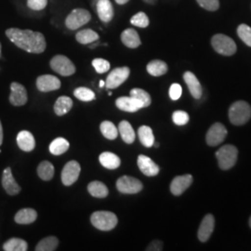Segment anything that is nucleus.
Returning <instances> with one entry per match:
<instances>
[{
  "label": "nucleus",
  "instance_id": "obj_1",
  "mask_svg": "<svg viewBox=\"0 0 251 251\" xmlns=\"http://www.w3.org/2000/svg\"><path fill=\"white\" fill-rule=\"evenodd\" d=\"M9 40L20 49L29 53L39 54L44 52L47 47L45 36L39 32L29 29L9 28L6 31Z\"/></svg>",
  "mask_w": 251,
  "mask_h": 251
},
{
  "label": "nucleus",
  "instance_id": "obj_2",
  "mask_svg": "<svg viewBox=\"0 0 251 251\" xmlns=\"http://www.w3.org/2000/svg\"><path fill=\"white\" fill-rule=\"evenodd\" d=\"M251 117V106L244 100L235 101L229 109V118L235 126L246 124Z\"/></svg>",
  "mask_w": 251,
  "mask_h": 251
},
{
  "label": "nucleus",
  "instance_id": "obj_3",
  "mask_svg": "<svg viewBox=\"0 0 251 251\" xmlns=\"http://www.w3.org/2000/svg\"><path fill=\"white\" fill-rule=\"evenodd\" d=\"M92 225L100 231H111L117 225V217L111 211H96L90 217Z\"/></svg>",
  "mask_w": 251,
  "mask_h": 251
},
{
  "label": "nucleus",
  "instance_id": "obj_4",
  "mask_svg": "<svg viewBox=\"0 0 251 251\" xmlns=\"http://www.w3.org/2000/svg\"><path fill=\"white\" fill-rule=\"evenodd\" d=\"M237 155L238 150L235 146L231 144L223 146L216 152L219 167L224 171H228L232 169L234 164L236 163Z\"/></svg>",
  "mask_w": 251,
  "mask_h": 251
},
{
  "label": "nucleus",
  "instance_id": "obj_5",
  "mask_svg": "<svg viewBox=\"0 0 251 251\" xmlns=\"http://www.w3.org/2000/svg\"><path fill=\"white\" fill-rule=\"evenodd\" d=\"M211 44L218 53L225 56H232L236 52V45L229 36L218 34L212 37Z\"/></svg>",
  "mask_w": 251,
  "mask_h": 251
},
{
  "label": "nucleus",
  "instance_id": "obj_6",
  "mask_svg": "<svg viewBox=\"0 0 251 251\" xmlns=\"http://www.w3.org/2000/svg\"><path fill=\"white\" fill-rule=\"evenodd\" d=\"M50 67L54 72L63 75V76H70L75 73V66L68 59L63 55H56L50 61Z\"/></svg>",
  "mask_w": 251,
  "mask_h": 251
},
{
  "label": "nucleus",
  "instance_id": "obj_7",
  "mask_svg": "<svg viewBox=\"0 0 251 251\" xmlns=\"http://www.w3.org/2000/svg\"><path fill=\"white\" fill-rule=\"evenodd\" d=\"M91 19V14L84 9H75L65 19V25L70 30H76L87 25Z\"/></svg>",
  "mask_w": 251,
  "mask_h": 251
},
{
  "label": "nucleus",
  "instance_id": "obj_8",
  "mask_svg": "<svg viewBox=\"0 0 251 251\" xmlns=\"http://www.w3.org/2000/svg\"><path fill=\"white\" fill-rule=\"evenodd\" d=\"M117 188L122 194L134 195L140 193L144 188V185L141 180L136 178L130 176H123L117 179Z\"/></svg>",
  "mask_w": 251,
  "mask_h": 251
},
{
  "label": "nucleus",
  "instance_id": "obj_9",
  "mask_svg": "<svg viewBox=\"0 0 251 251\" xmlns=\"http://www.w3.org/2000/svg\"><path fill=\"white\" fill-rule=\"evenodd\" d=\"M129 75H130V70L126 66L114 69L108 75L107 78L105 81V87L108 90L117 89L128 78Z\"/></svg>",
  "mask_w": 251,
  "mask_h": 251
},
{
  "label": "nucleus",
  "instance_id": "obj_10",
  "mask_svg": "<svg viewBox=\"0 0 251 251\" xmlns=\"http://www.w3.org/2000/svg\"><path fill=\"white\" fill-rule=\"evenodd\" d=\"M80 165L78 162H68L62 171V181L65 186H71L79 177L80 174Z\"/></svg>",
  "mask_w": 251,
  "mask_h": 251
},
{
  "label": "nucleus",
  "instance_id": "obj_11",
  "mask_svg": "<svg viewBox=\"0 0 251 251\" xmlns=\"http://www.w3.org/2000/svg\"><path fill=\"white\" fill-rule=\"evenodd\" d=\"M227 136V129L221 123H215L210 126L206 133V144L209 146H217L222 144Z\"/></svg>",
  "mask_w": 251,
  "mask_h": 251
},
{
  "label": "nucleus",
  "instance_id": "obj_12",
  "mask_svg": "<svg viewBox=\"0 0 251 251\" xmlns=\"http://www.w3.org/2000/svg\"><path fill=\"white\" fill-rule=\"evenodd\" d=\"M10 95H9V102L13 106H23L26 104L27 91L26 89L20 83L13 82L10 85Z\"/></svg>",
  "mask_w": 251,
  "mask_h": 251
},
{
  "label": "nucleus",
  "instance_id": "obj_13",
  "mask_svg": "<svg viewBox=\"0 0 251 251\" xmlns=\"http://www.w3.org/2000/svg\"><path fill=\"white\" fill-rule=\"evenodd\" d=\"M36 88L42 92L59 90L61 88V81L58 77L51 75H43L37 77Z\"/></svg>",
  "mask_w": 251,
  "mask_h": 251
},
{
  "label": "nucleus",
  "instance_id": "obj_14",
  "mask_svg": "<svg viewBox=\"0 0 251 251\" xmlns=\"http://www.w3.org/2000/svg\"><path fill=\"white\" fill-rule=\"evenodd\" d=\"M2 186L5 189L6 193L9 196H12V197L18 195L22 190L21 186L14 179L12 175V171L9 167L6 168L2 173Z\"/></svg>",
  "mask_w": 251,
  "mask_h": 251
},
{
  "label": "nucleus",
  "instance_id": "obj_15",
  "mask_svg": "<svg viewBox=\"0 0 251 251\" xmlns=\"http://www.w3.org/2000/svg\"><path fill=\"white\" fill-rule=\"evenodd\" d=\"M214 226H215V219L213 215L207 214L205 216L198 229V239L201 242H206L213 233Z\"/></svg>",
  "mask_w": 251,
  "mask_h": 251
},
{
  "label": "nucleus",
  "instance_id": "obj_16",
  "mask_svg": "<svg viewBox=\"0 0 251 251\" xmlns=\"http://www.w3.org/2000/svg\"><path fill=\"white\" fill-rule=\"evenodd\" d=\"M193 182V176L190 174L177 176L171 181V191L174 196H180L183 194Z\"/></svg>",
  "mask_w": 251,
  "mask_h": 251
},
{
  "label": "nucleus",
  "instance_id": "obj_17",
  "mask_svg": "<svg viewBox=\"0 0 251 251\" xmlns=\"http://www.w3.org/2000/svg\"><path fill=\"white\" fill-rule=\"evenodd\" d=\"M140 171L148 177L156 176L159 173V167L152 159L144 154H140L137 160Z\"/></svg>",
  "mask_w": 251,
  "mask_h": 251
},
{
  "label": "nucleus",
  "instance_id": "obj_18",
  "mask_svg": "<svg viewBox=\"0 0 251 251\" xmlns=\"http://www.w3.org/2000/svg\"><path fill=\"white\" fill-rule=\"evenodd\" d=\"M116 105L121 111L127 112V113H135L140 109L144 108V105L133 97H119L116 100Z\"/></svg>",
  "mask_w": 251,
  "mask_h": 251
},
{
  "label": "nucleus",
  "instance_id": "obj_19",
  "mask_svg": "<svg viewBox=\"0 0 251 251\" xmlns=\"http://www.w3.org/2000/svg\"><path fill=\"white\" fill-rule=\"evenodd\" d=\"M96 9L100 20L103 23H109L114 18V8L110 0H98Z\"/></svg>",
  "mask_w": 251,
  "mask_h": 251
},
{
  "label": "nucleus",
  "instance_id": "obj_20",
  "mask_svg": "<svg viewBox=\"0 0 251 251\" xmlns=\"http://www.w3.org/2000/svg\"><path fill=\"white\" fill-rule=\"evenodd\" d=\"M17 144L22 151L31 152L36 147V140L31 132L22 130L17 135Z\"/></svg>",
  "mask_w": 251,
  "mask_h": 251
},
{
  "label": "nucleus",
  "instance_id": "obj_21",
  "mask_svg": "<svg viewBox=\"0 0 251 251\" xmlns=\"http://www.w3.org/2000/svg\"><path fill=\"white\" fill-rule=\"evenodd\" d=\"M183 79L188 87L190 93L195 99H200L202 96V87L198 77L192 72L184 73Z\"/></svg>",
  "mask_w": 251,
  "mask_h": 251
},
{
  "label": "nucleus",
  "instance_id": "obj_22",
  "mask_svg": "<svg viewBox=\"0 0 251 251\" xmlns=\"http://www.w3.org/2000/svg\"><path fill=\"white\" fill-rule=\"evenodd\" d=\"M121 41L126 47L129 49H136L142 44L139 34L132 28L126 29L121 34Z\"/></svg>",
  "mask_w": 251,
  "mask_h": 251
},
{
  "label": "nucleus",
  "instance_id": "obj_23",
  "mask_svg": "<svg viewBox=\"0 0 251 251\" xmlns=\"http://www.w3.org/2000/svg\"><path fill=\"white\" fill-rule=\"evenodd\" d=\"M37 213L33 208H23L15 215V222L18 225H31L36 222Z\"/></svg>",
  "mask_w": 251,
  "mask_h": 251
},
{
  "label": "nucleus",
  "instance_id": "obj_24",
  "mask_svg": "<svg viewBox=\"0 0 251 251\" xmlns=\"http://www.w3.org/2000/svg\"><path fill=\"white\" fill-rule=\"evenodd\" d=\"M100 163L108 170H116L119 168L121 160L117 154L111 152H104L100 153L99 156Z\"/></svg>",
  "mask_w": 251,
  "mask_h": 251
},
{
  "label": "nucleus",
  "instance_id": "obj_25",
  "mask_svg": "<svg viewBox=\"0 0 251 251\" xmlns=\"http://www.w3.org/2000/svg\"><path fill=\"white\" fill-rule=\"evenodd\" d=\"M118 131L121 135L122 140L125 142L126 144H130L134 143L136 135H135L134 129L129 122L126 120L121 121L118 126Z\"/></svg>",
  "mask_w": 251,
  "mask_h": 251
},
{
  "label": "nucleus",
  "instance_id": "obj_26",
  "mask_svg": "<svg viewBox=\"0 0 251 251\" xmlns=\"http://www.w3.org/2000/svg\"><path fill=\"white\" fill-rule=\"evenodd\" d=\"M73 107V100L67 96H61L54 104V112L57 116L66 115Z\"/></svg>",
  "mask_w": 251,
  "mask_h": 251
},
{
  "label": "nucleus",
  "instance_id": "obj_27",
  "mask_svg": "<svg viewBox=\"0 0 251 251\" xmlns=\"http://www.w3.org/2000/svg\"><path fill=\"white\" fill-rule=\"evenodd\" d=\"M100 36L95 31L91 29H84L75 35V39L82 45H88L99 40Z\"/></svg>",
  "mask_w": 251,
  "mask_h": 251
},
{
  "label": "nucleus",
  "instance_id": "obj_28",
  "mask_svg": "<svg viewBox=\"0 0 251 251\" xmlns=\"http://www.w3.org/2000/svg\"><path fill=\"white\" fill-rule=\"evenodd\" d=\"M88 191L93 198H105L109 194L107 186L101 181H92L88 185Z\"/></svg>",
  "mask_w": 251,
  "mask_h": 251
},
{
  "label": "nucleus",
  "instance_id": "obj_29",
  "mask_svg": "<svg viewBox=\"0 0 251 251\" xmlns=\"http://www.w3.org/2000/svg\"><path fill=\"white\" fill-rule=\"evenodd\" d=\"M147 72L152 76H161L168 72V65L167 63L160 60H153L147 64Z\"/></svg>",
  "mask_w": 251,
  "mask_h": 251
},
{
  "label": "nucleus",
  "instance_id": "obj_30",
  "mask_svg": "<svg viewBox=\"0 0 251 251\" xmlns=\"http://www.w3.org/2000/svg\"><path fill=\"white\" fill-rule=\"evenodd\" d=\"M138 136L141 143L145 147H152L154 144V136L152 133V128L148 126H142L138 129Z\"/></svg>",
  "mask_w": 251,
  "mask_h": 251
},
{
  "label": "nucleus",
  "instance_id": "obj_31",
  "mask_svg": "<svg viewBox=\"0 0 251 251\" xmlns=\"http://www.w3.org/2000/svg\"><path fill=\"white\" fill-rule=\"evenodd\" d=\"M3 250L5 251H26L28 250V244L24 239L14 237L4 243Z\"/></svg>",
  "mask_w": 251,
  "mask_h": 251
},
{
  "label": "nucleus",
  "instance_id": "obj_32",
  "mask_svg": "<svg viewBox=\"0 0 251 251\" xmlns=\"http://www.w3.org/2000/svg\"><path fill=\"white\" fill-rule=\"evenodd\" d=\"M38 177L43 180H50L54 176V166L49 161L41 162L37 167Z\"/></svg>",
  "mask_w": 251,
  "mask_h": 251
},
{
  "label": "nucleus",
  "instance_id": "obj_33",
  "mask_svg": "<svg viewBox=\"0 0 251 251\" xmlns=\"http://www.w3.org/2000/svg\"><path fill=\"white\" fill-rule=\"evenodd\" d=\"M59 246V239L55 236H48L43 238L36 245V251H54Z\"/></svg>",
  "mask_w": 251,
  "mask_h": 251
},
{
  "label": "nucleus",
  "instance_id": "obj_34",
  "mask_svg": "<svg viewBox=\"0 0 251 251\" xmlns=\"http://www.w3.org/2000/svg\"><path fill=\"white\" fill-rule=\"evenodd\" d=\"M69 149V143L64 138H57L50 145V152L54 155H61Z\"/></svg>",
  "mask_w": 251,
  "mask_h": 251
},
{
  "label": "nucleus",
  "instance_id": "obj_35",
  "mask_svg": "<svg viewBox=\"0 0 251 251\" xmlns=\"http://www.w3.org/2000/svg\"><path fill=\"white\" fill-rule=\"evenodd\" d=\"M100 128L102 135L108 140L117 139L118 130L116 126L114 125V123H112L111 121H103L100 126Z\"/></svg>",
  "mask_w": 251,
  "mask_h": 251
},
{
  "label": "nucleus",
  "instance_id": "obj_36",
  "mask_svg": "<svg viewBox=\"0 0 251 251\" xmlns=\"http://www.w3.org/2000/svg\"><path fill=\"white\" fill-rule=\"evenodd\" d=\"M129 95L135 99L138 100L144 105V108L148 107L151 104V101H152L151 96L145 90L142 89H133L130 90Z\"/></svg>",
  "mask_w": 251,
  "mask_h": 251
},
{
  "label": "nucleus",
  "instance_id": "obj_37",
  "mask_svg": "<svg viewBox=\"0 0 251 251\" xmlns=\"http://www.w3.org/2000/svg\"><path fill=\"white\" fill-rule=\"evenodd\" d=\"M74 95L75 98L80 100L82 101H91L95 99V93L92 90L85 87L75 89L74 91Z\"/></svg>",
  "mask_w": 251,
  "mask_h": 251
},
{
  "label": "nucleus",
  "instance_id": "obj_38",
  "mask_svg": "<svg viewBox=\"0 0 251 251\" xmlns=\"http://www.w3.org/2000/svg\"><path fill=\"white\" fill-rule=\"evenodd\" d=\"M130 24L134 26L145 28L149 25V18L144 12H138L130 19Z\"/></svg>",
  "mask_w": 251,
  "mask_h": 251
},
{
  "label": "nucleus",
  "instance_id": "obj_39",
  "mask_svg": "<svg viewBox=\"0 0 251 251\" xmlns=\"http://www.w3.org/2000/svg\"><path fill=\"white\" fill-rule=\"evenodd\" d=\"M237 35L246 45L251 47V27L247 25H241L237 28Z\"/></svg>",
  "mask_w": 251,
  "mask_h": 251
},
{
  "label": "nucleus",
  "instance_id": "obj_40",
  "mask_svg": "<svg viewBox=\"0 0 251 251\" xmlns=\"http://www.w3.org/2000/svg\"><path fill=\"white\" fill-rule=\"evenodd\" d=\"M92 66L98 74H104L110 69V63L101 58H96L92 61Z\"/></svg>",
  "mask_w": 251,
  "mask_h": 251
},
{
  "label": "nucleus",
  "instance_id": "obj_41",
  "mask_svg": "<svg viewBox=\"0 0 251 251\" xmlns=\"http://www.w3.org/2000/svg\"><path fill=\"white\" fill-rule=\"evenodd\" d=\"M172 120L177 126L186 125L189 121V115L184 111H175L172 115Z\"/></svg>",
  "mask_w": 251,
  "mask_h": 251
},
{
  "label": "nucleus",
  "instance_id": "obj_42",
  "mask_svg": "<svg viewBox=\"0 0 251 251\" xmlns=\"http://www.w3.org/2000/svg\"><path fill=\"white\" fill-rule=\"evenodd\" d=\"M197 1L203 9L209 11H215L220 8L219 0H197Z\"/></svg>",
  "mask_w": 251,
  "mask_h": 251
},
{
  "label": "nucleus",
  "instance_id": "obj_43",
  "mask_svg": "<svg viewBox=\"0 0 251 251\" xmlns=\"http://www.w3.org/2000/svg\"><path fill=\"white\" fill-rule=\"evenodd\" d=\"M48 5V0H27V6L33 10H42Z\"/></svg>",
  "mask_w": 251,
  "mask_h": 251
},
{
  "label": "nucleus",
  "instance_id": "obj_44",
  "mask_svg": "<svg viewBox=\"0 0 251 251\" xmlns=\"http://www.w3.org/2000/svg\"><path fill=\"white\" fill-rule=\"evenodd\" d=\"M181 93H182V89L179 84L174 83L171 85V88H170V97L171 100H179L181 96Z\"/></svg>",
  "mask_w": 251,
  "mask_h": 251
},
{
  "label": "nucleus",
  "instance_id": "obj_45",
  "mask_svg": "<svg viewBox=\"0 0 251 251\" xmlns=\"http://www.w3.org/2000/svg\"><path fill=\"white\" fill-rule=\"evenodd\" d=\"M163 250V243L160 240H153L150 243V245L147 247L146 251H160Z\"/></svg>",
  "mask_w": 251,
  "mask_h": 251
},
{
  "label": "nucleus",
  "instance_id": "obj_46",
  "mask_svg": "<svg viewBox=\"0 0 251 251\" xmlns=\"http://www.w3.org/2000/svg\"><path fill=\"white\" fill-rule=\"evenodd\" d=\"M2 143H3V127H2V124L0 121V146Z\"/></svg>",
  "mask_w": 251,
  "mask_h": 251
},
{
  "label": "nucleus",
  "instance_id": "obj_47",
  "mask_svg": "<svg viewBox=\"0 0 251 251\" xmlns=\"http://www.w3.org/2000/svg\"><path fill=\"white\" fill-rule=\"evenodd\" d=\"M129 0H116V2H117V4H119V5H124L126 3H127Z\"/></svg>",
  "mask_w": 251,
  "mask_h": 251
},
{
  "label": "nucleus",
  "instance_id": "obj_48",
  "mask_svg": "<svg viewBox=\"0 0 251 251\" xmlns=\"http://www.w3.org/2000/svg\"><path fill=\"white\" fill-rule=\"evenodd\" d=\"M98 45H99V43L97 41H95L93 43H90V49H95Z\"/></svg>",
  "mask_w": 251,
  "mask_h": 251
},
{
  "label": "nucleus",
  "instance_id": "obj_49",
  "mask_svg": "<svg viewBox=\"0 0 251 251\" xmlns=\"http://www.w3.org/2000/svg\"><path fill=\"white\" fill-rule=\"evenodd\" d=\"M100 87L102 88V87H105V82L103 80L100 81Z\"/></svg>",
  "mask_w": 251,
  "mask_h": 251
},
{
  "label": "nucleus",
  "instance_id": "obj_50",
  "mask_svg": "<svg viewBox=\"0 0 251 251\" xmlns=\"http://www.w3.org/2000/svg\"><path fill=\"white\" fill-rule=\"evenodd\" d=\"M153 145H154V146H155L156 148H157V147L159 146V144H157V143H154V144H153Z\"/></svg>",
  "mask_w": 251,
  "mask_h": 251
},
{
  "label": "nucleus",
  "instance_id": "obj_51",
  "mask_svg": "<svg viewBox=\"0 0 251 251\" xmlns=\"http://www.w3.org/2000/svg\"><path fill=\"white\" fill-rule=\"evenodd\" d=\"M250 226H251V219H250Z\"/></svg>",
  "mask_w": 251,
  "mask_h": 251
},
{
  "label": "nucleus",
  "instance_id": "obj_52",
  "mask_svg": "<svg viewBox=\"0 0 251 251\" xmlns=\"http://www.w3.org/2000/svg\"><path fill=\"white\" fill-rule=\"evenodd\" d=\"M0 57H1V44H0Z\"/></svg>",
  "mask_w": 251,
  "mask_h": 251
},
{
  "label": "nucleus",
  "instance_id": "obj_53",
  "mask_svg": "<svg viewBox=\"0 0 251 251\" xmlns=\"http://www.w3.org/2000/svg\"><path fill=\"white\" fill-rule=\"evenodd\" d=\"M0 152H1V150H0Z\"/></svg>",
  "mask_w": 251,
  "mask_h": 251
}]
</instances>
